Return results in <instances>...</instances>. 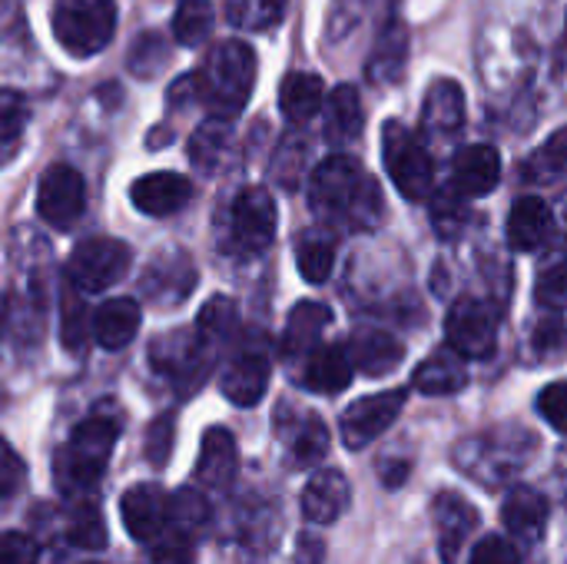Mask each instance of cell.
<instances>
[{
    "label": "cell",
    "instance_id": "6da1fadb",
    "mask_svg": "<svg viewBox=\"0 0 567 564\" xmlns=\"http://www.w3.org/2000/svg\"><path fill=\"white\" fill-rule=\"evenodd\" d=\"M309 203L326 223L349 229H372L382 216V196L375 180L349 156H329L309 180Z\"/></svg>",
    "mask_w": 567,
    "mask_h": 564
},
{
    "label": "cell",
    "instance_id": "7a4b0ae2",
    "mask_svg": "<svg viewBox=\"0 0 567 564\" xmlns=\"http://www.w3.org/2000/svg\"><path fill=\"white\" fill-rule=\"evenodd\" d=\"M120 439V416L113 412H93L90 419H83L70 442L56 452V485L66 495H86L96 489V482L106 472L110 452Z\"/></svg>",
    "mask_w": 567,
    "mask_h": 564
},
{
    "label": "cell",
    "instance_id": "3957f363",
    "mask_svg": "<svg viewBox=\"0 0 567 564\" xmlns=\"http://www.w3.org/2000/svg\"><path fill=\"white\" fill-rule=\"evenodd\" d=\"M196 80H199V100L213 110V116L233 120L246 106L256 83L252 47H246L243 40L219 43L209 53L203 73H196Z\"/></svg>",
    "mask_w": 567,
    "mask_h": 564
},
{
    "label": "cell",
    "instance_id": "277c9868",
    "mask_svg": "<svg viewBox=\"0 0 567 564\" xmlns=\"http://www.w3.org/2000/svg\"><path fill=\"white\" fill-rule=\"evenodd\" d=\"M53 37L73 57L100 53L116 30V3L113 0H56L53 13Z\"/></svg>",
    "mask_w": 567,
    "mask_h": 564
},
{
    "label": "cell",
    "instance_id": "5b68a950",
    "mask_svg": "<svg viewBox=\"0 0 567 564\" xmlns=\"http://www.w3.org/2000/svg\"><path fill=\"white\" fill-rule=\"evenodd\" d=\"M382 156L392 183L409 199H425L435 186V166L429 150L415 133H409L402 123H389L382 133Z\"/></svg>",
    "mask_w": 567,
    "mask_h": 564
},
{
    "label": "cell",
    "instance_id": "8992f818",
    "mask_svg": "<svg viewBox=\"0 0 567 564\" xmlns=\"http://www.w3.org/2000/svg\"><path fill=\"white\" fill-rule=\"evenodd\" d=\"M130 263H133V253H130L126 243L96 236V239H83L70 253L66 273H70L73 289H80V293H103V289L116 286L126 276Z\"/></svg>",
    "mask_w": 567,
    "mask_h": 564
},
{
    "label": "cell",
    "instance_id": "52a82bcc",
    "mask_svg": "<svg viewBox=\"0 0 567 564\" xmlns=\"http://www.w3.org/2000/svg\"><path fill=\"white\" fill-rule=\"evenodd\" d=\"M445 336H449V349H455L462 359H488L498 342L495 312L478 299H458L449 309Z\"/></svg>",
    "mask_w": 567,
    "mask_h": 564
},
{
    "label": "cell",
    "instance_id": "ba28073f",
    "mask_svg": "<svg viewBox=\"0 0 567 564\" xmlns=\"http://www.w3.org/2000/svg\"><path fill=\"white\" fill-rule=\"evenodd\" d=\"M409 392L405 389H392V392H379V396H365L355 406L346 409L339 429H342V442L349 449H365L372 445L399 416L405 406Z\"/></svg>",
    "mask_w": 567,
    "mask_h": 564
},
{
    "label": "cell",
    "instance_id": "9c48e42d",
    "mask_svg": "<svg viewBox=\"0 0 567 564\" xmlns=\"http://www.w3.org/2000/svg\"><path fill=\"white\" fill-rule=\"evenodd\" d=\"M83 203H86V189H83V176L66 166V163H56L43 173L40 180V189H37V213L56 226V229H66L80 219L83 213Z\"/></svg>",
    "mask_w": 567,
    "mask_h": 564
},
{
    "label": "cell",
    "instance_id": "30bf717a",
    "mask_svg": "<svg viewBox=\"0 0 567 564\" xmlns=\"http://www.w3.org/2000/svg\"><path fill=\"white\" fill-rule=\"evenodd\" d=\"M276 203L262 186H249L233 203V239L243 253H262L276 239Z\"/></svg>",
    "mask_w": 567,
    "mask_h": 564
},
{
    "label": "cell",
    "instance_id": "8fae6325",
    "mask_svg": "<svg viewBox=\"0 0 567 564\" xmlns=\"http://www.w3.org/2000/svg\"><path fill=\"white\" fill-rule=\"evenodd\" d=\"M153 362H156L159 372H166L169 379H176V382H183L189 389V386H199L203 376L209 372L213 349L203 346L196 332H173V336L156 339Z\"/></svg>",
    "mask_w": 567,
    "mask_h": 564
},
{
    "label": "cell",
    "instance_id": "7c38bea8",
    "mask_svg": "<svg viewBox=\"0 0 567 564\" xmlns=\"http://www.w3.org/2000/svg\"><path fill=\"white\" fill-rule=\"evenodd\" d=\"M269 352L262 346L239 349L223 369V396L239 409L259 406L269 389Z\"/></svg>",
    "mask_w": 567,
    "mask_h": 564
},
{
    "label": "cell",
    "instance_id": "4fadbf2b",
    "mask_svg": "<svg viewBox=\"0 0 567 564\" xmlns=\"http://www.w3.org/2000/svg\"><path fill=\"white\" fill-rule=\"evenodd\" d=\"M123 525L136 542H156L166 532V515H169V495L159 485H130L123 502Z\"/></svg>",
    "mask_w": 567,
    "mask_h": 564
},
{
    "label": "cell",
    "instance_id": "5bb4252c",
    "mask_svg": "<svg viewBox=\"0 0 567 564\" xmlns=\"http://www.w3.org/2000/svg\"><path fill=\"white\" fill-rule=\"evenodd\" d=\"M140 286H143V293H146L156 306L183 302V299L193 293V286H196V269H193V263L186 259V253H176V249H173V253H159V256L146 266Z\"/></svg>",
    "mask_w": 567,
    "mask_h": 564
},
{
    "label": "cell",
    "instance_id": "9a60e30c",
    "mask_svg": "<svg viewBox=\"0 0 567 564\" xmlns=\"http://www.w3.org/2000/svg\"><path fill=\"white\" fill-rule=\"evenodd\" d=\"M130 199L140 213L146 216H173L189 206L193 199V183L179 173H150L133 183Z\"/></svg>",
    "mask_w": 567,
    "mask_h": 564
},
{
    "label": "cell",
    "instance_id": "2e32d148",
    "mask_svg": "<svg viewBox=\"0 0 567 564\" xmlns=\"http://www.w3.org/2000/svg\"><path fill=\"white\" fill-rule=\"evenodd\" d=\"M502 180V156L495 146L488 143H475V146H465L458 156H455V170H452V189L458 196H488Z\"/></svg>",
    "mask_w": 567,
    "mask_h": 564
},
{
    "label": "cell",
    "instance_id": "e0dca14e",
    "mask_svg": "<svg viewBox=\"0 0 567 564\" xmlns=\"http://www.w3.org/2000/svg\"><path fill=\"white\" fill-rule=\"evenodd\" d=\"M349 362L355 372L369 376V379H379V376H389L402 366L405 359V349L395 336L382 332V329H355L352 339H349Z\"/></svg>",
    "mask_w": 567,
    "mask_h": 564
},
{
    "label": "cell",
    "instance_id": "ac0fdd59",
    "mask_svg": "<svg viewBox=\"0 0 567 564\" xmlns=\"http://www.w3.org/2000/svg\"><path fill=\"white\" fill-rule=\"evenodd\" d=\"M140 332V302L136 299H106L93 316H90V336L96 339V346L116 352L126 349Z\"/></svg>",
    "mask_w": 567,
    "mask_h": 564
},
{
    "label": "cell",
    "instance_id": "d6986e66",
    "mask_svg": "<svg viewBox=\"0 0 567 564\" xmlns=\"http://www.w3.org/2000/svg\"><path fill=\"white\" fill-rule=\"evenodd\" d=\"M349 505V482L339 469H322L302 489V515L316 525H332Z\"/></svg>",
    "mask_w": 567,
    "mask_h": 564
},
{
    "label": "cell",
    "instance_id": "ffe728a7",
    "mask_svg": "<svg viewBox=\"0 0 567 564\" xmlns=\"http://www.w3.org/2000/svg\"><path fill=\"white\" fill-rule=\"evenodd\" d=\"M465 123V93L455 80H435L422 103V126L432 136H452Z\"/></svg>",
    "mask_w": 567,
    "mask_h": 564
},
{
    "label": "cell",
    "instance_id": "44dd1931",
    "mask_svg": "<svg viewBox=\"0 0 567 564\" xmlns=\"http://www.w3.org/2000/svg\"><path fill=\"white\" fill-rule=\"evenodd\" d=\"M555 233V216L551 206L538 196H525L515 203L512 216H508V243L518 253H535L542 249Z\"/></svg>",
    "mask_w": 567,
    "mask_h": 564
},
{
    "label": "cell",
    "instance_id": "7402d4cb",
    "mask_svg": "<svg viewBox=\"0 0 567 564\" xmlns=\"http://www.w3.org/2000/svg\"><path fill=\"white\" fill-rule=\"evenodd\" d=\"M332 322V309L322 302H299L289 319H286V332H282V356L286 359H306L319 342L322 332Z\"/></svg>",
    "mask_w": 567,
    "mask_h": 564
},
{
    "label": "cell",
    "instance_id": "603a6c76",
    "mask_svg": "<svg viewBox=\"0 0 567 564\" xmlns=\"http://www.w3.org/2000/svg\"><path fill=\"white\" fill-rule=\"evenodd\" d=\"M239 469V452L236 439L229 429H209L199 445V462H196V479L209 489H226L236 479Z\"/></svg>",
    "mask_w": 567,
    "mask_h": 564
},
{
    "label": "cell",
    "instance_id": "cb8c5ba5",
    "mask_svg": "<svg viewBox=\"0 0 567 564\" xmlns=\"http://www.w3.org/2000/svg\"><path fill=\"white\" fill-rule=\"evenodd\" d=\"M352 376H355V369H352L349 352L342 346H316L306 356L302 382L319 396H339L342 389H349Z\"/></svg>",
    "mask_w": 567,
    "mask_h": 564
},
{
    "label": "cell",
    "instance_id": "d4e9b609",
    "mask_svg": "<svg viewBox=\"0 0 567 564\" xmlns=\"http://www.w3.org/2000/svg\"><path fill=\"white\" fill-rule=\"evenodd\" d=\"M326 106V136L332 146H349L359 140L362 123H365V110H362V96L352 83H342L329 93V100H322Z\"/></svg>",
    "mask_w": 567,
    "mask_h": 564
},
{
    "label": "cell",
    "instance_id": "484cf974",
    "mask_svg": "<svg viewBox=\"0 0 567 564\" xmlns=\"http://www.w3.org/2000/svg\"><path fill=\"white\" fill-rule=\"evenodd\" d=\"M465 382L468 369L455 349H439L415 369V389L425 396H455L465 389Z\"/></svg>",
    "mask_w": 567,
    "mask_h": 564
},
{
    "label": "cell",
    "instance_id": "4316f807",
    "mask_svg": "<svg viewBox=\"0 0 567 564\" xmlns=\"http://www.w3.org/2000/svg\"><path fill=\"white\" fill-rule=\"evenodd\" d=\"M435 515H439V545H442V558L452 564L458 558V548L465 545V539L472 535L478 515L468 502L442 495L435 502Z\"/></svg>",
    "mask_w": 567,
    "mask_h": 564
},
{
    "label": "cell",
    "instance_id": "83f0119b",
    "mask_svg": "<svg viewBox=\"0 0 567 564\" xmlns=\"http://www.w3.org/2000/svg\"><path fill=\"white\" fill-rule=\"evenodd\" d=\"M322 80L316 73H289L279 90V106L289 123H306L322 110Z\"/></svg>",
    "mask_w": 567,
    "mask_h": 564
},
{
    "label": "cell",
    "instance_id": "f1b7e54d",
    "mask_svg": "<svg viewBox=\"0 0 567 564\" xmlns=\"http://www.w3.org/2000/svg\"><path fill=\"white\" fill-rule=\"evenodd\" d=\"M296 266L306 283L319 286L336 269V239L326 229H309L296 239Z\"/></svg>",
    "mask_w": 567,
    "mask_h": 564
},
{
    "label": "cell",
    "instance_id": "f546056e",
    "mask_svg": "<svg viewBox=\"0 0 567 564\" xmlns=\"http://www.w3.org/2000/svg\"><path fill=\"white\" fill-rule=\"evenodd\" d=\"M548 499L535 489H512L502 505V522L515 535H538L548 522Z\"/></svg>",
    "mask_w": 567,
    "mask_h": 564
},
{
    "label": "cell",
    "instance_id": "4dcf8cb0",
    "mask_svg": "<svg viewBox=\"0 0 567 564\" xmlns=\"http://www.w3.org/2000/svg\"><path fill=\"white\" fill-rule=\"evenodd\" d=\"M229 136H233V130H229V120H223V116L206 120V123L193 133L189 156H193V163H196L199 173L213 176V173L223 166V160H226V153H229Z\"/></svg>",
    "mask_w": 567,
    "mask_h": 564
},
{
    "label": "cell",
    "instance_id": "1f68e13d",
    "mask_svg": "<svg viewBox=\"0 0 567 564\" xmlns=\"http://www.w3.org/2000/svg\"><path fill=\"white\" fill-rule=\"evenodd\" d=\"M289 449L299 465H316L329 452V432L316 412H296V422L289 432Z\"/></svg>",
    "mask_w": 567,
    "mask_h": 564
},
{
    "label": "cell",
    "instance_id": "d6a6232c",
    "mask_svg": "<svg viewBox=\"0 0 567 564\" xmlns=\"http://www.w3.org/2000/svg\"><path fill=\"white\" fill-rule=\"evenodd\" d=\"M236 322H239L236 306H233L229 299L216 296V299H209V302L203 306V312H199V319H196V336H199L203 346H209V349L216 352V349L226 346V339L236 332Z\"/></svg>",
    "mask_w": 567,
    "mask_h": 564
},
{
    "label": "cell",
    "instance_id": "836d02e7",
    "mask_svg": "<svg viewBox=\"0 0 567 564\" xmlns=\"http://www.w3.org/2000/svg\"><path fill=\"white\" fill-rule=\"evenodd\" d=\"M206 522H209V505H206V499L199 492L183 489V492H176L169 499V515H166L169 532L193 542V535H199L206 529Z\"/></svg>",
    "mask_w": 567,
    "mask_h": 564
},
{
    "label": "cell",
    "instance_id": "e575fe53",
    "mask_svg": "<svg viewBox=\"0 0 567 564\" xmlns=\"http://www.w3.org/2000/svg\"><path fill=\"white\" fill-rule=\"evenodd\" d=\"M213 30V3L209 0H183L173 17V37L183 47H196Z\"/></svg>",
    "mask_w": 567,
    "mask_h": 564
},
{
    "label": "cell",
    "instance_id": "d590c367",
    "mask_svg": "<svg viewBox=\"0 0 567 564\" xmlns=\"http://www.w3.org/2000/svg\"><path fill=\"white\" fill-rule=\"evenodd\" d=\"M86 339H90V306L80 299V289H76V293H66L63 296V309H60V342H63V349L80 352Z\"/></svg>",
    "mask_w": 567,
    "mask_h": 564
},
{
    "label": "cell",
    "instance_id": "8d00e7d4",
    "mask_svg": "<svg viewBox=\"0 0 567 564\" xmlns=\"http://www.w3.org/2000/svg\"><path fill=\"white\" fill-rule=\"evenodd\" d=\"M565 166H567V133L565 130H558L535 156H532V163H528V180H535V183H555V180H561L565 176Z\"/></svg>",
    "mask_w": 567,
    "mask_h": 564
},
{
    "label": "cell",
    "instance_id": "74e56055",
    "mask_svg": "<svg viewBox=\"0 0 567 564\" xmlns=\"http://www.w3.org/2000/svg\"><path fill=\"white\" fill-rule=\"evenodd\" d=\"M66 542L76 548H103L106 545V525L96 505H80L66 522Z\"/></svg>",
    "mask_w": 567,
    "mask_h": 564
},
{
    "label": "cell",
    "instance_id": "f35d334b",
    "mask_svg": "<svg viewBox=\"0 0 567 564\" xmlns=\"http://www.w3.org/2000/svg\"><path fill=\"white\" fill-rule=\"evenodd\" d=\"M405 50H409V43H405L402 27H389V33H385V37L379 40V47H375V60L369 63V73H372L375 80H395V76L402 73Z\"/></svg>",
    "mask_w": 567,
    "mask_h": 564
},
{
    "label": "cell",
    "instance_id": "ab89813d",
    "mask_svg": "<svg viewBox=\"0 0 567 564\" xmlns=\"http://www.w3.org/2000/svg\"><path fill=\"white\" fill-rule=\"evenodd\" d=\"M306 143L296 136V133H289L282 143H279V150H276V156H272V176L286 186V189H296L299 183H302V166H306Z\"/></svg>",
    "mask_w": 567,
    "mask_h": 564
},
{
    "label": "cell",
    "instance_id": "60d3db41",
    "mask_svg": "<svg viewBox=\"0 0 567 564\" xmlns=\"http://www.w3.org/2000/svg\"><path fill=\"white\" fill-rule=\"evenodd\" d=\"M286 0H229V17L239 27L249 30H266L282 20Z\"/></svg>",
    "mask_w": 567,
    "mask_h": 564
},
{
    "label": "cell",
    "instance_id": "b9f144b4",
    "mask_svg": "<svg viewBox=\"0 0 567 564\" xmlns=\"http://www.w3.org/2000/svg\"><path fill=\"white\" fill-rule=\"evenodd\" d=\"M27 123V103L17 90L0 86V140H17Z\"/></svg>",
    "mask_w": 567,
    "mask_h": 564
},
{
    "label": "cell",
    "instance_id": "7bdbcfd3",
    "mask_svg": "<svg viewBox=\"0 0 567 564\" xmlns=\"http://www.w3.org/2000/svg\"><path fill=\"white\" fill-rule=\"evenodd\" d=\"M40 545L23 532H0V564H37Z\"/></svg>",
    "mask_w": 567,
    "mask_h": 564
},
{
    "label": "cell",
    "instance_id": "ee69618b",
    "mask_svg": "<svg viewBox=\"0 0 567 564\" xmlns=\"http://www.w3.org/2000/svg\"><path fill=\"white\" fill-rule=\"evenodd\" d=\"M176 422H173V416H159L153 425H150V432H146V459L159 469V465H166L169 462V452H173V429Z\"/></svg>",
    "mask_w": 567,
    "mask_h": 564
},
{
    "label": "cell",
    "instance_id": "f6af8a7d",
    "mask_svg": "<svg viewBox=\"0 0 567 564\" xmlns=\"http://www.w3.org/2000/svg\"><path fill=\"white\" fill-rule=\"evenodd\" d=\"M472 564H522V552L502 539V535H488L475 545L472 552Z\"/></svg>",
    "mask_w": 567,
    "mask_h": 564
},
{
    "label": "cell",
    "instance_id": "bcb514c9",
    "mask_svg": "<svg viewBox=\"0 0 567 564\" xmlns=\"http://www.w3.org/2000/svg\"><path fill=\"white\" fill-rule=\"evenodd\" d=\"M565 299H567L565 266H561V263H555V266L538 279V302H542V306H548V309H555V312H561V309H565Z\"/></svg>",
    "mask_w": 567,
    "mask_h": 564
},
{
    "label": "cell",
    "instance_id": "7dc6e473",
    "mask_svg": "<svg viewBox=\"0 0 567 564\" xmlns=\"http://www.w3.org/2000/svg\"><path fill=\"white\" fill-rule=\"evenodd\" d=\"M538 409H542V416L548 419V425H551L555 432H565V416H567L565 382H551V386L542 392V399H538Z\"/></svg>",
    "mask_w": 567,
    "mask_h": 564
},
{
    "label": "cell",
    "instance_id": "c3c4849f",
    "mask_svg": "<svg viewBox=\"0 0 567 564\" xmlns=\"http://www.w3.org/2000/svg\"><path fill=\"white\" fill-rule=\"evenodd\" d=\"M23 485V462L20 455L0 439V499L17 495V489Z\"/></svg>",
    "mask_w": 567,
    "mask_h": 564
},
{
    "label": "cell",
    "instance_id": "681fc988",
    "mask_svg": "<svg viewBox=\"0 0 567 564\" xmlns=\"http://www.w3.org/2000/svg\"><path fill=\"white\" fill-rule=\"evenodd\" d=\"M189 545H193L189 539H183V535L169 532V539H163V542L156 545V552H153V562L156 564H189V558H193V548H189Z\"/></svg>",
    "mask_w": 567,
    "mask_h": 564
},
{
    "label": "cell",
    "instance_id": "f907efd6",
    "mask_svg": "<svg viewBox=\"0 0 567 564\" xmlns=\"http://www.w3.org/2000/svg\"><path fill=\"white\" fill-rule=\"evenodd\" d=\"M166 100H169L173 106H179L183 100H199V80H196V76H183L179 83L169 86Z\"/></svg>",
    "mask_w": 567,
    "mask_h": 564
},
{
    "label": "cell",
    "instance_id": "816d5d0a",
    "mask_svg": "<svg viewBox=\"0 0 567 564\" xmlns=\"http://www.w3.org/2000/svg\"><path fill=\"white\" fill-rule=\"evenodd\" d=\"M405 475H409V462H389L385 469H382V482L385 485H402L405 482Z\"/></svg>",
    "mask_w": 567,
    "mask_h": 564
},
{
    "label": "cell",
    "instance_id": "f5cc1de1",
    "mask_svg": "<svg viewBox=\"0 0 567 564\" xmlns=\"http://www.w3.org/2000/svg\"><path fill=\"white\" fill-rule=\"evenodd\" d=\"M7 312H10V306H7V299L0 296V332H3V322H7Z\"/></svg>",
    "mask_w": 567,
    "mask_h": 564
}]
</instances>
